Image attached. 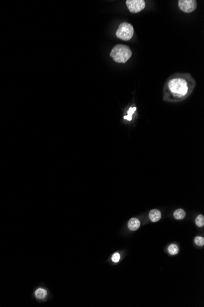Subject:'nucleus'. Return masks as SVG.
I'll list each match as a JSON object with an SVG mask.
<instances>
[{
    "mask_svg": "<svg viewBox=\"0 0 204 307\" xmlns=\"http://www.w3.org/2000/svg\"><path fill=\"white\" fill-rule=\"evenodd\" d=\"M126 4L132 13H138L145 7V2L144 0H127Z\"/></svg>",
    "mask_w": 204,
    "mask_h": 307,
    "instance_id": "obj_4",
    "label": "nucleus"
},
{
    "mask_svg": "<svg viewBox=\"0 0 204 307\" xmlns=\"http://www.w3.org/2000/svg\"><path fill=\"white\" fill-rule=\"evenodd\" d=\"M35 295L37 299H43L45 298V297L47 295V292L46 291V290L42 288H39L36 291Z\"/></svg>",
    "mask_w": 204,
    "mask_h": 307,
    "instance_id": "obj_9",
    "label": "nucleus"
},
{
    "mask_svg": "<svg viewBox=\"0 0 204 307\" xmlns=\"http://www.w3.org/2000/svg\"><path fill=\"white\" fill-rule=\"evenodd\" d=\"M161 218V213L157 209H153L149 212V218L152 222L158 221Z\"/></svg>",
    "mask_w": 204,
    "mask_h": 307,
    "instance_id": "obj_6",
    "label": "nucleus"
},
{
    "mask_svg": "<svg viewBox=\"0 0 204 307\" xmlns=\"http://www.w3.org/2000/svg\"><path fill=\"white\" fill-rule=\"evenodd\" d=\"M168 252L172 255H177L178 252V248L175 244L171 245L168 247Z\"/></svg>",
    "mask_w": 204,
    "mask_h": 307,
    "instance_id": "obj_10",
    "label": "nucleus"
},
{
    "mask_svg": "<svg viewBox=\"0 0 204 307\" xmlns=\"http://www.w3.org/2000/svg\"><path fill=\"white\" fill-rule=\"evenodd\" d=\"M196 82L189 74L177 73L170 76L165 83L163 100L169 102L184 101L191 94Z\"/></svg>",
    "mask_w": 204,
    "mask_h": 307,
    "instance_id": "obj_1",
    "label": "nucleus"
},
{
    "mask_svg": "<svg viewBox=\"0 0 204 307\" xmlns=\"http://www.w3.org/2000/svg\"><path fill=\"white\" fill-rule=\"evenodd\" d=\"M132 56V51L130 48L123 44L115 46L110 53V56L113 60L118 63H125Z\"/></svg>",
    "mask_w": 204,
    "mask_h": 307,
    "instance_id": "obj_2",
    "label": "nucleus"
},
{
    "mask_svg": "<svg viewBox=\"0 0 204 307\" xmlns=\"http://www.w3.org/2000/svg\"><path fill=\"white\" fill-rule=\"evenodd\" d=\"M136 107H134V108H130L128 111V115H130V116H132V115L134 114V112L136 111Z\"/></svg>",
    "mask_w": 204,
    "mask_h": 307,
    "instance_id": "obj_14",
    "label": "nucleus"
},
{
    "mask_svg": "<svg viewBox=\"0 0 204 307\" xmlns=\"http://www.w3.org/2000/svg\"><path fill=\"white\" fill-rule=\"evenodd\" d=\"M120 259V256L119 255V253H114V254L112 256V258H111V259H112L113 262H114L115 263L118 262L119 261Z\"/></svg>",
    "mask_w": 204,
    "mask_h": 307,
    "instance_id": "obj_13",
    "label": "nucleus"
},
{
    "mask_svg": "<svg viewBox=\"0 0 204 307\" xmlns=\"http://www.w3.org/2000/svg\"><path fill=\"white\" fill-rule=\"evenodd\" d=\"M186 216V212L183 209L179 208L174 212V216L176 220H182Z\"/></svg>",
    "mask_w": 204,
    "mask_h": 307,
    "instance_id": "obj_8",
    "label": "nucleus"
},
{
    "mask_svg": "<svg viewBox=\"0 0 204 307\" xmlns=\"http://www.w3.org/2000/svg\"><path fill=\"white\" fill-rule=\"evenodd\" d=\"M178 7L185 13H191L197 8V1L195 0H179L178 1Z\"/></svg>",
    "mask_w": 204,
    "mask_h": 307,
    "instance_id": "obj_5",
    "label": "nucleus"
},
{
    "mask_svg": "<svg viewBox=\"0 0 204 307\" xmlns=\"http://www.w3.org/2000/svg\"><path fill=\"white\" fill-rule=\"evenodd\" d=\"M140 221L136 218H131L128 223V227L131 231H136L140 227Z\"/></svg>",
    "mask_w": 204,
    "mask_h": 307,
    "instance_id": "obj_7",
    "label": "nucleus"
},
{
    "mask_svg": "<svg viewBox=\"0 0 204 307\" xmlns=\"http://www.w3.org/2000/svg\"><path fill=\"white\" fill-rule=\"evenodd\" d=\"M124 119H126L128 121H131L132 120V116H130V115H127V116H124Z\"/></svg>",
    "mask_w": 204,
    "mask_h": 307,
    "instance_id": "obj_15",
    "label": "nucleus"
},
{
    "mask_svg": "<svg viewBox=\"0 0 204 307\" xmlns=\"http://www.w3.org/2000/svg\"><path fill=\"white\" fill-rule=\"evenodd\" d=\"M194 242L198 246H203L204 245V238L201 237H196Z\"/></svg>",
    "mask_w": 204,
    "mask_h": 307,
    "instance_id": "obj_12",
    "label": "nucleus"
},
{
    "mask_svg": "<svg viewBox=\"0 0 204 307\" xmlns=\"http://www.w3.org/2000/svg\"><path fill=\"white\" fill-rule=\"evenodd\" d=\"M116 35L117 37L121 40L125 41H130L133 36L134 28L132 24L129 23H121L116 31Z\"/></svg>",
    "mask_w": 204,
    "mask_h": 307,
    "instance_id": "obj_3",
    "label": "nucleus"
},
{
    "mask_svg": "<svg viewBox=\"0 0 204 307\" xmlns=\"http://www.w3.org/2000/svg\"><path fill=\"white\" fill-rule=\"evenodd\" d=\"M196 224L198 227H203L204 225V217L202 215H199L196 219Z\"/></svg>",
    "mask_w": 204,
    "mask_h": 307,
    "instance_id": "obj_11",
    "label": "nucleus"
}]
</instances>
